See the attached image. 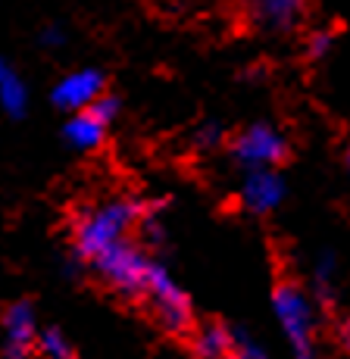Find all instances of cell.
Segmentation results:
<instances>
[{"mask_svg":"<svg viewBox=\"0 0 350 359\" xmlns=\"http://www.w3.org/2000/svg\"><path fill=\"white\" fill-rule=\"evenodd\" d=\"M338 337H341V347L350 350V319L341 322V328H338Z\"/></svg>","mask_w":350,"mask_h":359,"instance_id":"cell-16","label":"cell"},{"mask_svg":"<svg viewBox=\"0 0 350 359\" xmlns=\"http://www.w3.org/2000/svg\"><path fill=\"white\" fill-rule=\"evenodd\" d=\"M332 278H335V259L325 253V257L316 262V287H319V294H328Z\"/></svg>","mask_w":350,"mask_h":359,"instance_id":"cell-15","label":"cell"},{"mask_svg":"<svg viewBox=\"0 0 350 359\" xmlns=\"http://www.w3.org/2000/svg\"><path fill=\"white\" fill-rule=\"evenodd\" d=\"M0 107L10 116H22L29 107V88H25L22 75L4 60H0Z\"/></svg>","mask_w":350,"mask_h":359,"instance_id":"cell-11","label":"cell"},{"mask_svg":"<svg viewBox=\"0 0 350 359\" xmlns=\"http://www.w3.org/2000/svg\"><path fill=\"white\" fill-rule=\"evenodd\" d=\"M285 194H288L285 178L276 169H250L241 184V203L250 212H260V216L278 210Z\"/></svg>","mask_w":350,"mask_h":359,"instance_id":"cell-8","label":"cell"},{"mask_svg":"<svg viewBox=\"0 0 350 359\" xmlns=\"http://www.w3.org/2000/svg\"><path fill=\"white\" fill-rule=\"evenodd\" d=\"M347 165H350V150H347Z\"/></svg>","mask_w":350,"mask_h":359,"instance_id":"cell-20","label":"cell"},{"mask_svg":"<svg viewBox=\"0 0 350 359\" xmlns=\"http://www.w3.org/2000/svg\"><path fill=\"white\" fill-rule=\"evenodd\" d=\"M107 126L109 122L104 116H100L94 107H88V109H79V113L66 122V137H69V144H75L79 150H94L104 144Z\"/></svg>","mask_w":350,"mask_h":359,"instance_id":"cell-10","label":"cell"},{"mask_svg":"<svg viewBox=\"0 0 350 359\" xmlns=\"http://www.w3.org/2000/svg\"><path fill=\"white\" fill-rule=\"evenodd\" d=\"M332 47H335V32L332 29H316V32H310V38H307V57L322 60Z\"/></svg>","mask_w":350,"mask_h":359,"instance_id":"cell-14","label":"cell"},{"mask_svg":"<svg viewBox=\"0 0 350 359\" xmlns=\"http://www.w3.org/2000/svg\"><path fill=\"white\" fill-rule=\"evenodd\" d=\"M244 19L266 34L294 32L304 22L310 0H241Z\"/></svg>","mask_w":350,"mask_h":359,"instance_id":"cell-6","label":"cell"},{"mask_svg":"<svg viewBox=\"0 0 350 359\" xmlns=\"http://www.w3.org/2000/svg\"><path fill=\"white\" fill-rule=\"evenodd\" d=\"M94 266L104 275L107 285H113L116 291H122L128 297H138V294H144V287H147V275H150L154 262L144 257L135 244L122 241V244L109 247L107 253H100V257L94 259Z\"/></svg>","mask_w":350,"mask_h":359,"instance_id":"cell-3","label":"cell"},{"mask_svg":"<svg viewBox=\"0 0 350 359\" xmlns=\"http://www.w3.org/2000/svg\"><path fill=\"white\" fill-rule=\"evenodd\" d=\"M231 344H235V337H231L229 328H222V325H203L194 337V350H197V356H203V359L229 356Z\"/></svg>","mask_w":350,"mask_h":359,"instance_id":"cell-12","label":"cell"},{"mask_svg":"<svg viewBox=\"0 0 350 359\" xmlns=\"http://www.w3.org/2000/svg\"><path fill=\"white\" fill-rule=\"evenodd\" d=\"M41 353H44V359H72L69 344H66V337L60 331L41 334Z\"/></svg>","mask_w":350,"mask_h":359,"instance_id":"cell-13","label":"cell"},{"mask_svg":"<svg viewBox=\"0 0 350 359\" xmlns=\"http://www.w3.org/2000/svg\"><path fill=\"white\" fill-rule=\"evenodd\" d=\"M147 294L150 306H154L156 319L163 322L169 331H184L191 325V303L184 291L173 281V275L166 272L163 266H150V275H147Z\"/></svg>","mask_w":350,"mask_h":359,"instance_id":"cell-5","label":"cell"},{"mask_svg":"<svg viewBox=\"0 0 350 359\" xmlns=\"http://www.w3.org/2000/svg\"><path fill=\"white\" fill-rule=\"evenodd\" d=\"M201 141H207V144H213V141H219V128H216V126H210V128H203V135H201Z\"/></svg>","mask_w":350,"mask_h":359,"instance_id":"cell-17","label":"cell"},{"mask_svg":"<svg viewBox=\"0 0 350 359\" xmlns=\"http://www.w3.org/2000/svg\"><path fill=\"white\" fill-rule=\"evenodd\" d=\"M44 41H47V44H63V34H60L57 29H51L44 34Z\"/></svg>","mask_w":350,"mask_h":359,"instance_id":"cell-18","label":"cell"},{"mask_svg":"<svg viewBox=\"0 0 350 359\" xmlns=\"http://www.w3.org/2000/svg\"><path fill=\"white\" fill-rule=\"evenodd\" d=\"M38 341V325H35V313L25 303H16V306L6 309L4 316V350L10 359H22L35 347Z\"/></svg>","mask_w":350,"mask_h":359,"instance_id":"cell-9","label":"cell"},{"mask_svg":"<svg viewBox=\"0 0 350 359\" xmlns=\"http://www.w3.org/2000/svg\"><path fill=\"white\" fill-rule=\"evenodd\" d=\"M272 309L294 359H316V309L307 291L294 281H281L272 294Z\"/></svg>","mask_w":350,"mask_h":359,"instance_id":"cell-2","label":"cell"},{"mask_svg":"<svg viewBox=\"0 0 350 359\" xmlns=\"http://www.w3.org/2000/svg\"><path fill=\"white\" fill-rule=\"evenodd\" d=\"M104 97V75L97 69H75V72L63 75L53 88V103L63 109H88Z\"/></svg>","mask_w":350,"mask_h":359,"instance_id":"cell-7","label":"cell"},{"mask_svg":"<svg viewBox=\"0 0 350 359\" xmlns=\"http://www.w3.org/2000/svg\"><path fill=\"white\" fill-rule=\"evenodd\" d=\"M231 156L238 165L250 169H276V165L288 156V137L278 128L257 122V126H247L244 131H238L235 141H231Z\"/></svg>","mask_w":350,"mask_h":359,"instance_id":"cell-4","label":"cell"},{"mask_svg":"<svg viewBox=\"0 0 350 359\" xmlns=\"http://www.w3.org/2000/svg\"><path fill=\"white\" fill-rule=\"evenodd\" d=\"M222 359H241V356H238V353H229V356H222Z\"/></svg>","mask_w":350,"mask_h":359,"instance_id":"cell-19","label":"cell"},{"mask_svg":"<svg viewBox=\"0 0 350 359\" xmlns=\"http://www.w3.org/2000/svg\"><path fill=\"white\" fill-rule=\"evenodd\" d=\"M138 216L141 206L128 197L100 200V203L88 206L75 222V250H79V257L94 262L109 247L122 244L132 231V225L138 222Z\"/></svg>","mask_w":350,"mask_h":359,"instance_id":"cell-1","label":"cell"}]
</instances>
